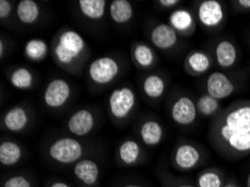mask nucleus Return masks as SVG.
Here are the masks:
<instances>
[{"label": "nucleus", "instance_id": "obj_16", "mask_svg": "<svg viewBox=\"0 0 250 187\" xmlns=\"http://www.w3.org/2000/svg\"><path fill=\"white\" fill-rule=\"evenodd\" d=\"M140 138L147 146H157L163 139L162 125L155 120H147L140 127Z\"/></svg>", "mask_w": 250, "mask_h": 187}, {"label": "nucleus", "instance_id": "obj_33", "mask_svg": "<svg viewBox=\"0 0 250 187\" xmlns=\"http://www.w3.org/2000/svg\"><path fill=\"white\" fill-rule=\"evenodd\" d=\"M238 5L245 9H250V0H239Z\"/></svg>", "mask_w": 250, "mask_h": 187}, {"label": "nucleus", "instance_id": "obj_19", "mask_svg": "<svg viewBox=\"0 0 250 187\" xmlns=\"http://www.w3.org/2000/svg\"><path fill=\"white\" fill-rule=\"evenodd\" d=\"M140 146L137 141L128 139L119 146L118 155L120 162L126 166H134L140 159Z\"/></svg>", "mask_w": 250, "mask_h": 187}, {"label": "nucleus", "instance_id": "obj_20", "mask_svg": "<svg viewBox=\"0 0 250 187\" xmlns=\"http://www.w3.org/2000/svg\"><path fill=\"white\" fill-rule=\"evenodd\" d=\"M16 14L18 19L22 24L33 25L40 18V6L33 0H21L17 6Z\"/></svg>", "mask_w": 250, "mask_h": 187}, {"label": "nucleus", "instance_id": "obj_13", "mask_svg": "<svg viewBox=\"0 0 250 187\" xmlns=\"http://www.w3.org/2000/svg\"><path fill=\"white\" fill-rule=\"evenodd\" d=\"M150 41L157 48H172L177 43V33L170 25L160 24L151 30Z\"/></svg>", "mask_w": 250, "mask_h": 187}, {"label": "nucleus", "instance_id": "obj_35", "mask_svg": "<svg viewBox=\"0 0 250 187\" xmlns=\"http://www.w3.org/2000/svg\"><path fill=\"white\" fill-rule=\"evenodd\" d=\"M3 41L1 40L0 41V55H1V57H3Z\"/></svg>", "mask_w": 250, "mask_h": 187}, {"label": "nucleus", "instance_id": "obj_36", "mask_svg": "<svg viewBox=\"0 0 250 187\" xmlns=\"http://www.w3.org/2000/svg\"><path fill=\"white\" fill-rule=\"evenodd\" d=\"M123 187H144V186L138 185V184H126V185H124Z\"/></svg>", "mask_w": 250, "mask_h": 187}, {"label": "nucleus", "instance_id": "obj_24", "mask_svg": "<svg viewBox=\"0 0 250 187\" xmlns=\"http://www.w3.org/2000/svg\"><path fill=\"white\" fill-rule=\"evenodd\" d=\"M169 25L177 32L187 33L192 29L194 21H193V16L190 11L179 9L170 14Z\"/></svg>", "mask_w": 250, "mask_h": 187}, {"label": "nucleus", "instance_id": "obj_28", "mask_svg": "<svg viewBox=\"0 0 250 187\" xmlns=\"http://www.w3.org/2000/svg\"><path fill=\"white\" fill-rule=\"evenodd\" d=\"M196 185L198 187H223V177L217 170H204L198 176Z\"/></svg>", "mask_w": 250, "mask_h": 187}, {"label": "nucleus", "instance_id": "obj_32", "mask_svg": "<svg viewBox=\"0 0 250 187\" xmlns=\"http://www.w3.org/2000/svg\"><path fill=\"white\" fill-rule=\"evenodd\" d=\"M158 3H160L162 7H165V8H170V7L176 6L179 1H177V0H161Z\"/></svg>", "mask_w": 250, "mask_h": 187}, {"label": "nucleus", "instance_id": "obj_5", "mask_svg": "<svg viewBox=\"0 0 250 187\" xmlns=\"http://www.w3.org/2000/svg\"><path fill=\"white\" fill-rule=\"evenodd\" d=\"M120 67L115 59L109 56L94 60L89 66V76L96 84H109L119 74Z\"/></svg>", "mask_w": 250, "mask_h": 187}, {"label": "nucleus", "instance_id": "obj_27", "mask_svg": "<svg viewBox=\"0 0 250 187\" xmlns=\"http://www.w3.org/2000/svg\"><path fill=\"white\" fill-rule=\"evenodd\" d=\"M10 82L18 90H28L33 86V73L26 67H18L10 75Z\"/></svg>", "mask_w": 250, "mask_h": 187}, {"label": "nucleus", "instance_id": "obj_11", "mask_svg": "<svg viewBox=\"0 0 250 187\" xmlns=\"http://www.w3.org/2000/svg\"><path fill=\"white\" fill-rule=\"evenodd\" d=\"M96 125L93 113L86 109L78 110L67 121V129L72 135L83 137L89 135Z\"/></svg>", "mask_w": 250, "mask_h": 187}, {"label": "nucleus", "instance_id": "obj_25", "mask_svg": "<svg viewBox=\"0 0 250 187\" xmlns=\"http://www.w3.org/2000/svg\"><path fill=\"white\" fill-rule=\"evenodd\" d=\"M143 90L147 97L150 99H158L164 94L165 82L160 75L151 74L144 80Z\"/></svg>", "mask_w": 250, "mask_h": 187}, {"label": "nucleus", "instance_id": "obj_1", "mask_svg": "<svg viewBox=\"0 0 250 187\" xmlns=\"http://www.w3.org/2000/svg\"><path fill=\"white\" fill-rule=\"evenodd\" d=\"M221 139L233 151H250V105H241L227 114L220 127Z\"/></svg>", "mask_w": 250, "mask_h": 187}, {"label": "nucleus", "instance_id": "obj_14", "mask_svg": "<svg viewBox=\"0 0 250 187\" xmlns=\"http://www.w3.org/2000/svg\"><path fill=\"white\" fill-rule=\"evenodd\" d=\"M28 114L21 106H15L7 111L3 117V127L11 132L22 131L27 127Z\"/></svg>", "mask_w": 250, "mask_h": 187}, {"label": "nucleus", "instance_id": "obj_7", "mask_svg": "<svg viewBox=\"0 0 250 187\" xmlns=\"http://www.w3.org/2000/svg\"><path fill=\"white\" fill-rule=\"evenodd\" d=\"M198 109L190 98L181 97L173 103L170 116L174 122L180 125H188L193 124L196 119Z\"/></svg>", "mask_w": 250, "mask_h": 187}, {"label": "nucleus", "instance_id": "obj_34", "mask_svg": "<svg viewBox=\"0 0 250 187\" xmlns=\"http://www.w3.org/2000/svg\"><path fill=\"white\" fill-rule=\"evenodd\" d=\"M50 187H70V185H67L66 183H64L62 181H58V182L52 183Z\"/></svg>", "mask_w": 250, "mask_h": 187}, {"label": "nucleus", "instance_id": "obj_22", "mask_svg": "<svg viewBox=\"0 0 250 187\" xmlns=\"http://www.w3.org/2000/svg\"><path fill=\"white\" fill-rule=\"evenodd\" d=\"M48 53V46L46 42L41 38H33L25 44L24 55L26 59L33 62H40L46 57Z\"/></svg>", "mask_w": 250, "mask_h": 187}, {"label": "nucleus", "instance_id": "obj_17", "mask_svg": "<svg viewBox=\"0 0 250 187\" xmlns=\"http://www.w3.org/2000/svg\"><path fill=\"white\" fill-rule=\"evenodd\" d=\"M215 57L221 67H231L236 63L238 53L237 48L230 41H221L215 47Z\"/></svg>", "mask_w": 250, "mask_h": 187}, {"label": "nucleus", "instance_id": "obj_40", "mask_svg": "<svg viewBox=\"0 0 250 187\" xmlns=\"http://www.w3.org/2000/svg\"><path fill=\"white\" fill-rule=\"evenodd\" d=\"M249 47H250V41H249Z\"/></svg>", "mask_w": 250, "mask_h": 187}, {"label": "nucleus", "instance_id": "obj_3", "mask_svg": "<svg viewBox=\"0 0 250 187\" xmlns=\"http://www.w3.org/2000/svg\"><path fill=\"white\" fill-rule=\"evenodd\" d=\"M48 155L55 163L62 165L77 164L81 160L83 147L80 141L73 138H60L53 143L48 148Z\"/></svg>", "mask_w": 250, "mask_h": 187}, {"label": "nucleus", "instance_id": "obj_30", "mask_svg": "<svg viewBox=\"0 0 250 187\" xmlns=\"http://www.w3.org/2000/svg\"><path fill=\"white\" fill-rule=\"evenodd\" d=\"M2 187H33V185L24 175H13L3 182Z\"/></svg>", "mask_w": 250, "mask_h": 187}, {"label": "nucleus", "instance_id": "obj_6", "mask_svg": "<svg viewBox=\"0 0 250 187\" xmlns=\"http://www.w3.org/2000/svg\"><path fill=\"white\" fill-rule=\"evenodd\" d=\"M71 97V86L65 80L54 79L44 91V102L50 109L62 108Z\"/></svg>", "mask_w": 250, "mask_h": 187}, {"label": "nucleus", "instance_id": "obj_9", "mask_svg": "<svg viewBox=\"0 0 250 187\" xmlns=\"http://www.w3.org/2000/svg\"><path fill=\"white\" fill-rule=\"evenodd\" d=\"M201 159L198 148L192 145L184 144L176 148L173 155L174 166L180 170H191L199 165Z\"/></svg>", "mask_w": 250, "mask_h": 187}, {"label": "nucleus", "instance_id": "obj_26", "mask_svg": "<svg viewBox=\"0 0 250 187\" xmlns=\"http://www.w3.org/2000/svg\"><path fill=\"white\" fill-rule=\"evenodd\" d=\"M132 59L139 67L147 68L154 64L155 55L153 49L146 44H137L132 48Z\"/></svg>", "mask_w": 250, "mask_h": 187}, {"label": "nucleus", "instance_id": "obj_18", "mask_svg": "<svg viewBox=\"0 0 250 187\" xmlns=\"http://www.w3.org/2000/svg\"><path fill=\"white\" fill-rule=\"evenodd\" d=\"M109 14L116 24L123 25L129 21L134 16V9L131 3L127 0H113L110 3Z\"/></svg>", "mask_w": 250, "mask_h": 187}, {"label": "nucleus", "instance_id": "obj_29", "mask_svg": "<svg viewBox=\"0 0 250 187\" xmlns=\"http://www.w3.org/2000/svg\"><path fill=\"white\" fill-rule=\"evenodd\" d=\"M196 106H198V111L202 114V116L209 117L218 111L219 100L212 98L209 94H206L202 95V97L199 99Z\"/></svg>", "mask_w": 250, "mask_h": 187}, {"label": "nucleus", "instance_id": "obj_2", "mask_svg": "<svg viewBox=\"0 0 250 187\" xmlns=\"http://www.w3.org/2000/svg\"><path fill=\"white\" fill-rule=\"evenodd\" d=\"M85 49V41L75 30L67 29L60 34L54 46L56 62L62 66H71L80 59Z\"/></svg>", "mask_w": 250, "mask_h": 187}, {"label": "nucleus", "instance_id": "obj_8", "mask_svg": "<svg viewBox=\"0 0 250 187\" xmlns=\"http://www.w3.org/2000/svg\"><path fill=\"white\" fill-rule=\"evenodd\" d=\"M198 16L203 26L208 28H214L221 24L225 14L220 2L217 0H206L200 3Z\"/></svg>", "mask_w": 250, "mask_h": 187}, {"label": "nucleus", "instance_id": "obj_4", "mask_svg": "<svg viewBox=\"0 0 250 187\" xmlns=\"http://www.w3.org/2000/svg\"><path fill=\"white\" fill-rule=\"evenodd\" d=\"M136 104V94L129 86L113 90L109 98V109L115 119L125 120L130 116Z\"/></svg>", "mask_w": 250, "mask_h": 187}, {"label": "nucleus", "instance_id": "obj_21", "mask_svg": "<svg viewBox=\"0 0 250 187\" xmlns=\"http://www.w3.org/2000/svg\"><path fill=\"white\" fill-rule=\"evenodd\" d=\"M187 67L192 74L200 75L206 73V72L211 67L210 57L206 53L196 51L191 53L187 59Z\"/></svg>", "mask_w": 250, "mask_h": 187}, {"label": "nucleus", "instance_id": "obj_23", "mask_svg": "<svg viewBox=\"0 0 250 187\" xmlns=\"http://www.w3.org/2000/svg\"><path fill=\"white\" fill-rule=\"evenodd\" d=\"M78 3L82 15L86 18L98 21L104 16L107 5L104 0H80Z\"/></svg>", "mask_w": 250, "mask_h": 187}, {"label": "nucleus", "instance_id": "obj_38", "mask_svg": "<svg viewBox=\"0 0 250 187\" xmlns=\"http://www.w3.org/2000/svg\"><path fill=\"white\" fill-rule=\"evenodd\" d=\"M246 185H247V187H250V174L248 175V177H247V182H246Z\"/></svg>", "mask_w": 250, "mask_h": 187}, {"label": "nucleus", "instance_id": "obj_10", "mask_svg": "<svg viewBox=\"0 0 250 187\" xmlns=\"http://www.w3.org/2000/svg\"><path fill=\"white\" fill-rule=\"evenodd\" d=\"M208 94L217 100H222L230 97L233 93L234 86L233 83L226 74L221 72H213L210 74L207 81Z\"/></svg>", "mask_w": 250, "mask_h": 187}, {"label": "nucleus", "instance_id": "obj_37", "mask_svg": "<svg viewBox=\"0 0 250 187\" xmlns=\"http://www.w3.org/2000/svg\"><path fill=\"white\" fill-rule=\"evenodd\" d=\"M174 187H194V186L190 185V184H179V185H176V186H174Z\"/></svg>", "mask_w": 250, "mask_h": 187}, {"label": "nucleus", "instance_id": "obj_12", "mask_svg": "<svg viewBox=\"0 0 250 187\" xmlns=\"http://www.w3.org/2000/svg\"><path fill=\"white\" fill-rule=\"evenodd\" d=\"M74 176L86 186L96 185L100 177L99 165L92 159H81L74 165Z\"/></svg>", "mask_w": 250, "mask_h": 187}, {"label": "nucleus", "instance_id": "obj_31", "mask_svg": "<svg viewBox=\"0 0 250 187\" xmlns=\"http://www.w3.org/2000/svg\"><path fill=\"white\" fill-rule=\"evenodd\" d=\"M11 13V3L6 0H1L0 1V18L5 19L10 15Z\"/></svg>", "mask_w": 250, "mask_h": 187}, {"label": "nucleus", "instance_id": "obj_39", "mask_svg": "<svg viewBox=\"0 0 250 187\" xmlns=\"http://www.w3.org/2000/svg\"><path fill=\"white\" fill-rule=\"evenodd\" d=\"M223 187H236V186L232 185V184H229V185H226V186H223Z\"/></svg>", "mask_w": 250, "mask_h": 187}, {"label": "nucleus", "instance_id": "obj_15", "mask_svg": "<svg viewBox=\"0 0 250 187\" xmlns=\"http://www.w3.org/2000/svg\"><path fill=\"white\" fill-rule=\"evenodd\" d=\"M22 158L21 147L15 141L6 140L0 145V163L2 166H15Z\"/></svg>", "mask_w": 250, "mask_h": 187}]
</instances>
